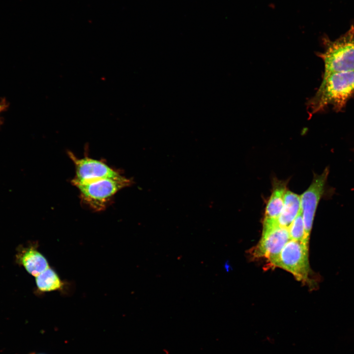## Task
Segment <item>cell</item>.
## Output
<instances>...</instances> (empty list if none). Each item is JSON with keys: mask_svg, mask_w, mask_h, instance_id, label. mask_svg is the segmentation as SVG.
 <instances>
[{"mask_svg": "<svg viewBox=\"0 0 354 354\" xmlns=\"http://www.w3.org/2000/svg\"><path fill=\"white\" fill-rule=\"evenodd\" d=\"M30 354H43V353H30Z\"/></svg>", "mask_w": 354, "mask_h": 354, "instance_id": "obj_14", "label": "cell"}, {"mask_svg": "<svg viewBox=\"0 0 354 354\" xmlns=\"http://www.w3.org/2000/svg\"><path fill=\"white\" fill-rule=\"evenodd\" d=\"M131 181L121 175L112 178L101 179L76 186L83 203L91 209H105L114 195L120 190L129 186Z\"/></svg>", "mask_w": 354, "mask_h": 354, "instance_id": "obj_3", "label": "cell"}, {"mask_svg": "<svg viewBox=\"0 0 354 354\" xmlns=\"http://www.w3.org/2000/svg\"><path fill=\"white\" fill-rule=\"evenodd\" d=\"M300 209V196L287 190L283 208L277 220L279 225L288 229Z\"/></svg>", "mask_w": 354, "mask_h": 354, "instance_id": "obj_10", "label": "cell"}, {"mask_svg": "<svg viewBox=\"0 0 354 354\" xmlns=\"http://www.w3.org/2000/svg\"><path fill=\"white\" fill-rule=\"evenodd\" d=\"M324 50L318 56L323 59V74L354 71V27L334 41L324 39Z\"/></svg>", "mask_w": 354, "mask_h": 354, "instance_id": "obj_2", "label": "cell"}, {"mask_svg": "<svg viewBox=\"0 0 354 354\" xmlns=\"http://www.w3.org/2000/svg\"><path fill=\"white\" fill-rule=\"evenodd\" d=\"M8 107V103L5 98H1L0 100V114L6 110ZM3 122V118L0 116V126Z\"/></svg>", "mask_w": 354, "mask_h": 354, "instance_id": "obj_13", "label": "cell"}, {"mask_svg": "<svg viewBox=\"0 0 354 354\" xmlns=\"http://www.w3.org/2000/svg\"><path fill=\"white\" fill-rule=\"evenodd\" d=\"M289 240L288 229L279 226L277 221L264 219L262 237L252 249V255L254 258L266 259L268 267L275 268L283 248Z\"/></svg>", "mask_w": 354, "mask_h": 354, "instance_id": "obj_4", "label": "cell"}, {"mask_svg": "<svg viewBox=\"0 0 354 354\" xmlns=\"http://www.w3.org/2000/svg\"><path fill=\"white\" fill-rule=\"evenodd\" d=\"M354 94V71L323 74L318 89L307 102L310 117L329 106L337 112L342 111Z\"/></svg>", "mask_w": 354, "mask_h": 354, "instance_id": "obj_1", "label": "cell"}, {"mask_svg": "<svg viewBox=\"0 0 354 354\" xmlns=\"http://www.w3.org/2000/svg\"><path fill=\"white\" fill-rule=\"evenodd\" d=\"M68 153L75 166V175L71 181L75 186L121 175L118 171L111 168L102 161L88 156L80 158L71 152H68Z\"/></svg>", "mask_w": 354, "mask_h": 354, "instance_id": "obj_6", "label": "cell"}, {"mask_svg": "<svg viewBox=\"0 0 354 354\" xmlns=\"http://www.w3.org/2000/svg\"><path fill=\"white\" fill-rule=\"evenodd\" d=\"M290 239L309 243L305 238L303 220L301 209L288 228Z\"/></svg>", "mask_w": 354, "mask_h": 354, "instance_id": "obj_12", "label": "cell"}, {"mask_svg": "<svg viewBox=\"0 0 354 354\" xmlns=\"http://www.w3.org/2000/svg\"><path fill=\"white\" fill-rule=\"evenodd\" d=\"M287 184L286 181L275 178L273 180L272 193L266 207L264 219L277 221L283 208Z\"/></svg>", "mask_w": 354, "mask_h": 354, "instance_id": "obj_9", "label": "cell"}, {"mask_svg": "<svg viewBox=\"0 0 354 354\" xmlns=\"http://www.w3.org/2000/svg\"><path fill=\"white\" fill-rule=\"evenodd\" d=\"M35 282L37 289L42 292L58 291L63 286L58 274L50 267L35 276Z\"/></svg>", "mask_w": 354, "mask_h": 354, "instance_id": "obj_11", "label": "cell"}, {"mask_svg": "<svg viewBox=\"0 0 354 354\" xmlns=\"http://www.w3.org/2000/svg\"><path fill=\"white\" fill-rule=\"evenodd\" d=\"M328 174L325 169L322 174L316 176L309 187L300 196L301 211L304 226L306 240L309 242L315 212L324 192Z\"/></svg>", "mask_w": 354, "mask_h": 354, "instance_id": "obj_7", "label": "cell"}, {"mask_svg": "<svg viewBox=\"0 0 354 354\" xmlns=\"http://www.w3.org/2000/svg\"><path fill=\"white\" fill-rule=\"evenodd\" d=\"M276 267L290 272L295 278L308 285L312 284L309 278L310 268L308 259V244L290 239L283 248Z\"/></svg>", "mask_w": 354, "mask_h": 354, "instance_id": "obj_5", "label": "cell"}, {"mask_svg": "<svg viewBox=\"0 0 354 354\" xmlns=\"http://www.w3.org/2000/svg\"><path fill=\"white\" fill-rule=\"evenodd\" d=\"M16 261L28 273L34 276L49 267L46 258L32 246L19 247L16 255Z\"/></svg>", "mask_w": 354, "mask_h": 354, "instance_id": "obj_8", "label": "cell"}]
</instances>
